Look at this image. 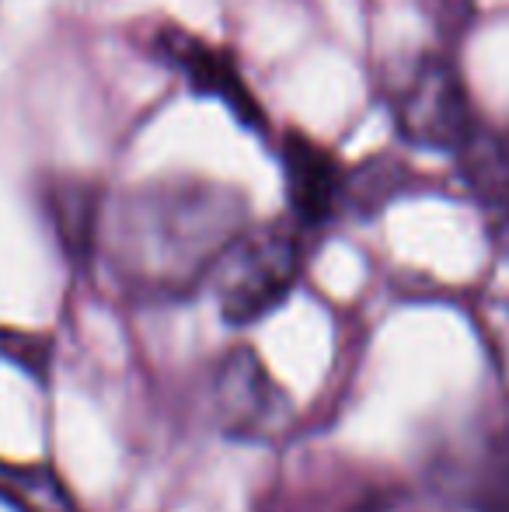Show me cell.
<instances>
[{"label":"cell","instance_id":"1","mask_svg":"<svg viewBox=\"0 0 509 512\" xmlns=\"http://www.w3.org/2000/svg\"><path fill=\"white\" fill-rule=\"evenodd\" d=\"M245 230L248 203L238 189L196 175H168L105 203L98 251L126 293L178 300L210 283L224 251Z\"/></svg>","mask_w":509,"mask_h":512},{"label":"cell","instance_id":"2","mask_svg":"<svg viewBox=\"0 0 509 512\" xmlns=\"http://www.w3.org/2000/svg\"><path fill=\"white\" fill-rule=\"evenodd\" d=\"M304 230L297 223H265L248 227L210 276L220 317L245 328L283 304L304 272Z\"/></svg>","mask_w":509,"mask_h":512},{"label":"cell","instance_id":"3","mask_svg":"<svg viewBox=\"0 0 509 512\" xmlns=\"http://www.w3.org/2000/svg\"><path fill=\"white\" fill-rule=\"evenodd\" d=\"M387 108H391L394 129L408 147L450 157L464 147V140L482 122L471 108L461 70L443 53L415 56L394 81Z\"/></svg>","mask_w":509,"mask_h":512},{"label":"cell","instance_id":"4","mask_svg":"<svg viewBox=\"0 0 509 512\" xmlns=\"http://www.w3.org/2000/svg\"><path fill=\"white\" fill-rule=\"evenodd\" d=\"M150 56L164 70H171L189 88V95L220 102L248 133H269L265 105L258 102L252 84H248L234 49L217 46V42L203 39L199 32H189L182 25H157L150 35Z\"/></svg>","mask_w":509,"mask_h":512},{"label":"cell","instance_id":"5","mask_svg":"<svg viewBox=\"0 0 509 512\" xmlns=\"http://www.w3.org/2000/svg\"><path fill=\"white\" fill-rule=\"evenodd\" d=\"M283 192L290 206V223L300 230H321L346 206V168L342 161L307 136L304 129H286L279 140Z\"/></svg>","mask_w":509,"mask_h":512},{"label":"cell","instance_id":"6","mask_svg":"<svg viewBox=\"0 0 509 512\" xmlns=\"http://www.w3.org/2000/svg\"><path fill=\"white\" fill-rule=\"evenodd\" d=\"M213 411L238 439H272L290 422V398L279 391L255 352L238 349L220 363L213 380Z\"/></svg>","mask_w":509,"mask_h":512},{"label":"cell","instance_id":"7","mask_svg":"<svg viewBox=\"0 0 509 512\" xmlns=\"http://www.w3.org/2000/svg\"><path fill=\"white\" fill-rule=\"evenodd\" d=\"M42 209L56 230V241L67 251L70 262L88 265L98 255V230H102L105 199L98 185L84 178H49L42 185Z\"/></svg>","mask_w":509,"mask_h":512},{"label":"cell","instance_id":"8","mask_svg":"<svg viewBox=\"0 0 509 512\" xmlns=\"http://www.w3.org/2000/svg\"><path fill=\"white\" fill-rule=\"evenodd\" d=\"M454 161L468 196L482 206V213H489V220L503 234L509 227V133L478 122Z\"/></svg>","mask_w":509,"mask_h":512},{"label":"cell","instance_id":"9","mask_svg":"<svg viewBox=\"0 0 509 512\" xmlns=\"http://www.w3.org/2000/svg\"><path fill=\"white\" fill-rule=\"evenodd\" d=\"M0 506L11 512H84L53 464L0 457Z\"/></svg>","mask_w":509,"mask_h":512},{"label":"cell","instance_id":"10","mask_svg":"<svg viewBox=\"0 0 509 512\" xmlns=\"http://www.w3.org/2000/svg\"><path fill=\"white\" fill-rule=\"evenodd\" d=\"M11 352L18 366H25V370H42V366H46L49 345L42 342V338L18 335V331H0V356L11 359Z\"/></svg>","mask_w":509,"mask_h":512},{"label":"cell","instance_id":"11","mask_svg":"<svg viewBox=\"0 0 509 512\" xmlns=\"http://www.w3.org/2000/svg\"><path fill=\"white\" fill-rule=\"evenodd\" d=\"M349 512H433V509H426L419 499H412L405 492H377L367 502H356Z\"/></svg>","mask_w":509,"mask_h":512},{"label":"cell","instance_id":"12","mask_svg":"<svg viewBox=\"0 0 509 512\" xmlns=\"http://www.w3.org/2000/svg\"><path fill=\"white\" fill-rule=\"evenodd\" d=\"M478 512H509V457H506V464L499 467L496 481H492L489 495H485V502Z\"/></svg>","mask_w":509,"mask_h":512}]
</instances>
